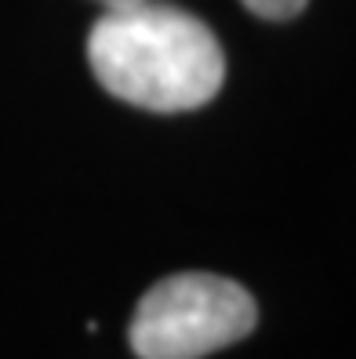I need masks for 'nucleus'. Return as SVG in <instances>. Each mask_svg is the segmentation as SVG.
<instances>
[{"instance_id": "obj_1", "label": "nucleus", "mask_w": 356, "mask_h": 359, "mask_svg": "<svg viewBox=\"0 0 356 359\" xmlns=\"http://www.w3.org/2000/svg\"><path fill=\"white\" fill-rule=\"evenodd\" d=\"M95 80L145 113H190L225 80V51L197 15L175 4L135 0L106 8L88 33Z\"/></svg>"}, {"instance_id": "obj_2", "label": "nucleus", "mask_w": 356, "mask_h": 359, "mask_svg": "<svg viewBox=\"0 0 356 359\" xmlns=\"http://www.w3.org/2000/svg\"><path fill=\"white\" fill-rule=\"evenodd\" d=\"M258 305L237 280L215 272H175L138 298L128 341L138 359H204L244 341Z\"/></svg>"}, {"instance_id": "obj_3", "label": "nucleus", "mask_w": 356, "mask_h": 359, "mask_svg": "<svg viewBox=\"0 0 356 359\" xmlns=\"http://www.w3.org/2000/svg\"><path fill=\"white\" fill-rule=\"evenodd\" d=\"M309 0H244L247 11H255L262 18H273V22H287V18H295L305 11Z\"/></svg>"}, {"instance_id": "obj_4", "label": "nucleus", "mask_w": 356, "mask_h": 359, "mask_svg": "<svg viewBox=\"0 0 356 359\" xmlns=\"http://www.w3.org/2000/svg\"><path fill=\"white\" fill-rule=\"evenodd\" d=\"M98 4H106V8H120V4H135V0H98Z\"/></svg>"}]
</instances>
